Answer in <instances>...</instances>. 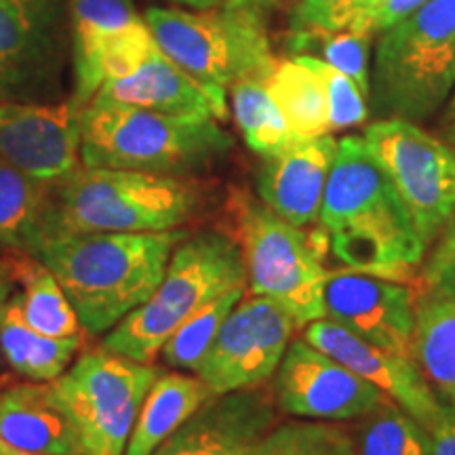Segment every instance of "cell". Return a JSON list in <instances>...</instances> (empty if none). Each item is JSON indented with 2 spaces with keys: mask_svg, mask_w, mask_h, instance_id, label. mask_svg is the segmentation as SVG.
<instances>
[{
  "mask_svg": "<svg viewBox=\"0 0 455 455\" xmlns=\"http://www.w3.org/2000/svg\"><path fill=\"white\" fill-rule=\"evenodd\" d=\"M298 327L275 299L243 295L221 323L195 375L213 395L259 388L275 378Z\"/></svg>",
  "mask_w": 455,
  "mask_h": 455,
  "instance_id": "obj_12",
  "label": "cell"
},
{
  "mask_svg": "<svg viewBox=\"0 0 455 455\" xmlns=\"http://www.w3.org/2000/svg\"><path fill=\"white\" fill-rule=\"evenodd\" d=\"M308 64L318 74L323 84H325L329 100V127L331 131H341L363 124L369 118L367 98L358 84L344 72L335 70L327 61L318 60L312 55H295Z\"/></svg>",
  "mask_w": 455,
  "mask_h": 455,
  "instance_id": "obj_34",
  "label": "cell"
},
{
  "mask_svg": "<svg viewBox=\"0 0 455 455\" xmlns=\"http://www.w3.org/2000/svg\"><path fill=\"white\" fill-rule=\"evenodd\" d=\"M89 104L131 106L180 116H212L218 121L213 101L203 84L173 64L158 47L135 72L101 84Z\"/></svg>",
  "mask_w": 455,
  "mask_h": 455,
  "instance_id": "obj_21",
  "label": "cell"
},
{
  "mask_svg": "<svg viewBox=\"0 0 455 455\" xmlns=\"http://www.w3.org/2000/svg\"><path fill=\"white\" fill-rule=\"evenodd\" d=\"M68 51L66 0H0V104L64 101Z\"/></svg>",
  "mask_w": 455,
  "mask_h": 455,
  "instance_id": "obj_10",
  "label": "cell"
},
{
  "mask_svg": "<svg viewBox=\"0 0 455 455\" xmlns=\"http://www.w3.org/2000/svg\"><path fill=\"white\" fill-rule=\"evenodd\" d=\"M371 32H315L291 34L289 32L287 49L291 55H321L323 61L333 66L352 78L369 98V49H371Z\"/></svg>",
  "mask_w": 455,
  "mask_h": 455,
  "instance_id": "obj_32",
  "label": "cell"
},
{
  "mask_svg": "<svg viewBox=\"0 0 455 455\" xmlns=\"http://www.w3.org/2000/svg\"><path fill=\"white\" fill-rule=\"evenodd\" d=\"M167 3L178 4V7L186 9H213L226 4V0H167Z\"/></svg>",
  "mask_w": 455,
  "mask_h": 455,
  "instance_id": "obj_39",
  "label": "cell"
},
{
  "mask_svg": "<svg viewBox=\"0 0 455 455\" xmlns=\"http://www.w3.org/2000/svg\"><path fill=\"white\" fill-rule=\"evenodd\" d=\"M196 204V186L186 178L81 164L70 178L49 188L44 241L100 232L178 230Z\"/></svg>",
  "mask_w": 455,
  "mask_h": 455,
  "instance_id": "obj_3",
  "label": "cell"
},
{
  "mask_svg": "<svg viewBox=\"0 0 455 455\" xmlns=\"http://www.w3.org/2000/svg\"><path fill=\"white\" fill-rule=\"evenodd\" d=\"M321 224L344 268L401 281L418 270L426 255L411 215L361 135L338 141Z\"/></svg>",
  "mask_w": 455,
  "mask_h": 455,
  "instance_id": "obj_1",
  "label": "cell"
},
{
  "mask_svg": "<svg viewBox=\"0 0 455 455\" xmlns=\"http://www.w3.org/2000/svg\"><path fill=\"white\" fill-rule=\"evenodd\" d=\"M422 278L426 291L455 301V220L436 238L435 249L422 268Z\"/></svg>",
  "mask_w": 455,
  "mask_h": 455,
  "instance_id": "obj_35",
  "label": "cell"
},
{
  "mask_svg": "<svg viewBox=\"0 0 455 455\" xmlns=\"http://www.w3.org/2000/svg\"><path fill=\"white\" fill-rule=\"evenodd\" d=\"M188 232H100L44 241L32 255L53 272L89 335H106L155 293Z\"/></svg>",
  "mask_w": 455,
  "mask_h": 455,
  "instance_id": "obj_2",
  "label": "cell"
},
{
  "mask_svg": "<svg viewBox=\"0 0 455 455\" xmlns=\"http://www.w3.org/2000/svg\"><path fill=\"white\" fill-rule=\"evenodd\" d=\"M11 275L21 289V310L34 331L49 338H74L84 329L53 272L32 255H11Z\"/></svg>",
  "mask_w": 455,
  "mask_h": 455,
  "instance_id": "obj_27",
  "label": "cell"
},
{
  "mask_svg": "<svg viewBox=\"0 0 455 455\" xmlns=\"http://www.w3.org/2000/svg\"><path fill=\"white\" fill-rule=\"evenodd\" d=\"M0 439L30 453L87 455L81 430L53 382L26 379L0 388Z\"/></svg>",
  "mask_w": 455,
  "mask_h": 455,
  "instance_id": "obj_20",
  "label": "cell"
},
{
  "mask_svg": "<svg viewBox=\"0 0 455 455\" xmlns=\"http://www.w3.org/2000/svg\"><path fill=\"white\" fill-rule=\"evenodd\" d=\"M363 138L395 184L428 251L455 220V150L398 118L369 124Z\"/></svg>",
  "mask_w": 455,
  "mask_h": 455,
  "instance_id": "obj_11",
  "label": "cell"
},
{
  "mask_svg": "<svg viewBox=\"0 0 455 455\" xmlns=\"http://www.w3.org/2000/svg\"><path fill=\"white\" fill-rule=\"evenodd\" d=\"M84 333L74 338H49L28 325L21 310V295L13 291L0 321V355L11 371L28 382H53L72 365L83 348Z\"/></svg>",
  "mask_w": 455,
  "mask_h": 455,
  "instance_id": "obj_23",
  "label": "cell"
},
{
  "mask_svg": "<svg viewBox=\"0 0 455 455\" xmlns=\"http://www.w3.org/2000/svg\"><path fill=\"white\" fill-rule=\"evenodd\" d=\"M453 84L455 0H428L382 32L367 98L378 121H428L445 106Z\"/></svg>",
  "mask_w": 455,
  "mask_h": 455,
  "instance_id": "obj_7",
  "label": "cell"
},
{
  "mask_svg": "<svg viewBox=\"0 0 455 455\" xmlns=\"http://www.w3.org/2000/svg\"><path fill=\"white\" fill-rule=\"evenodd\" d=\"M72 30L74 91L78 112L100 87L135 72L156 49L133 0H66Z\"/></svg>",
  "mask_w": 455,
  "mask_h": 455,
  "instance_id": "obj_13",
  "label": "cell"
},
{
  "mask_svg": "<svg viewBox=\"0 0 455 455\" xmlns=\"http://www.w3.org/2000/svg\"><path fill=\"white\" fill-rule=\"evenodd\" d=\"M413 358L436 398L455 415V301L426 291L418 299Z\"/></svg>",
  "mask_w": 455,
  "mask_h": 455,
  "instance_id": "obj_24",
  "label": "cell"
},
{
  "mask_svg": "<svg viewBox=\"0 0 455 455\" xmlns=\"http://www.w3.org/2000/svg\"><path fill=\"white\" fill-rule=\"evenodd\" d=\"M304 339L373 384L424 428L435 432L439 426L445 407L413 356L379 348L329 318L308 323Z\"/></svg>",
  "mask_w": 455,
  "mask_h": 455,
  "instance_id": "obj_17",
  "label": "cell"
},
{
  "mask_svg": "<svg viewBox=\"0 0 455 455\" xmlns=\"http://www.w3.org/2000/svg\"><path fill=\"white\" fill-rule=\"evenodd\" d=\"M264 76H247L230 87L232 110L244 144L259 156H272L298 141L266 89Z\"/></svg>",
  "mask_w": 455,
  "mask_h": 455,
  "instance_id": "obj_28",
  "label": "cell"
},
{
  "mask_svg": "<svg viewBox=\"0 0 455 455\" xmlns=\"http://www.w3.org/2000/svg\"><path fill=\"white\" fill-rule=\"evenodd\" d=\"M276 424L275 395L264 386L215 395L155 455H258Z\"/></svg>",
  "mask_w": 455,
  "mask_h": 455,
  "instance_id": "obj_18",
  "label": "cell"
},
{
  "mask_svg": "<svg viewBox=\"0 0 455 455\" xmlns=\"http://www.w3.org/2000/svg\"><path fill=\"white\" fill-rule=\"evenodd\" d=\"M266 89L295 138L308 140L331 133L325 84L301 57L276 60Z\"/></svg>",
  "mask_w": 455,
  "mask_h": 455,
  "instance_id": "obj_26",
  "label": "cell"
},
{
  "mask_svg": "<svg viewBox=\"0 0 455 455\" xmlns=\"http://www.w3.org/2000/svg\"><path fill=\"white\" fill-rule=\"evenodd\" d=\"M247 291V287L232 289V291L221 293L215 298L212 304L195 312L188 321L175 331L171 338L164 341L161 356L169 367L181 369V371H196L201 365L203 356L207 355L209 346L213 344L215 335H218L221 323L230 315L232 308L241 301Z\"/></svg>",
  "mask_w": 455,
  "mask_h": 455,
  "instance_id": "obj_30",
  "label": "cell"
},
{
  "mask_svg": "<svg viewBox=\"0 0 455 455\" xmlns=\"http://www.w3.org/2000/svg\"><path fill=\"white\" fill-rule=\"evenodd\" d=\"M445 121H447V123H453V121H455V93H453V98H451V101H449V106H447Z\"/></svg>",
  "mask_w": 455,
  "mask_h": 455,
  "instance_id": "obj_42",
  "label": "cell"
},
{
  "mask_svg": "<svg viewBox=\"0 0 455 455\" xmlns=\"http://www.w3.org/2000/svg\"><path fill=\"white\" fill-rule=\"evenodd\" d=\"M323 308L358 338L396 355L413 356L418 298L395 278L358 270H331L323 284Z\"/></svg>",
  "mask_w": 455,
  "mask_h": 455,
  "instance_id": "obj_15",
  "label": "cell"
},
{
  "mask_svg": "<svg viewBox=\"0 0 455 455\" xmlns=\"http://www.w3.org/2000/svg\"><path fill=\"white\" fill-rule=\"evenodd\" d=\"M226 4H244V7H258L261 11H270L276 7V0H226Z\"/></svg>",
  "mask_w": 455,
  "mask_h": 455,
  "instance_id": "obj_40",
  "label": "cell"
},
{
  "mask_svg": "<svg viewBox=\"0 0 455 455\" xmlns=\"http://www.w3.org/2000/svg\"><path fill=\"white\" fill-rule=\"evenodd\" d=\"M338 155L331 135L298 140L266 156L258 175L259 201L289 224L306 228L321 220L329 171Z\"/></svg>",
  "mask_w": 455,
  "mask_h": 455,
  "instance_id": "obj_19",
  "label": "cell"
},
{
  "mask_svg": "<svg viewBox=\"0 0 455 455\" xmlns=\"http://www.w3.org/2000/svg\"><path fill=\"white\" fill-rule=\"evenodd\" d=\"M241 287H247V272L235 236L220 230L186 235L155 293L106 333L101 348L129 361L155 363L188 318Z\"/></svg>",
  "mask_w": 455,
  "mask_h": 455,
  "instance_id": "obj_5",
  "label": "cell"
},
{
  "mask_svg": "<svg viewBox=\"0 0 455 455\" xmlns=\"http://www.w3.org/2000/svg\"><path fill=\"white\" fill-rule=\"evenodd\" d=\"M428 0H379L371 15V32H384L396 21L405 20L415 9L422 7Z\"/></svg>",
  "mask_w": 455,
  "mask_h": 455,
  "instance_id": "obj_36",
  "label": "cell"
},
{
  "mask_svg": "<svg viewBox=\"0 0 455 455\" xmlns=\"http://www.w3.org/2000/svg\"><path fill=\"white\" fill-rule=\"evenodd\" d=\"M0 455H43V453H30V451H21V449L11 447L9 443H4L0 439Z\"/></svg>",
  "mask_w": 455,
  "mask_h": 455,
  "instance_id": "obj_41",
  "label": "cell"
},
{
  "mask_svg": "<svg viewBox=\"0 0 455 455\" xmlns=\"http://www.w3.org/2000/svg\"><path fill=\"white\" fill-rule=\"evenodd\" d=\"M81 112L55 104H0V161L43 184L70 178L83 164Z\"/></svg>",
  "mask_w": 455,
  "mask_h": 455,
  "instance_id": "obj_16",
  "label": "cell"
},
{
  "mask_svg": "<svg viewBox=\"0 0 455 455\" xmlns=\"http://www.w3.org/2000/svg\"><path fill=\"white\" fill-rule=\"evenodd\" d=\"M378 3L379 0H299L291 13L289 32H371V15Z\"/></svg>",
  "mask_w": 455,
  "mask_h": 455,
  "instance_id": "obj_33",
  "label": "cell"
},
{
  "mask_svg": "<svg viewBox=\"0 0 455 455\" xmlns=\"http://www.w3.org/2000/svg\"><path fill=\"white\" fill-rule=\"evenodd\" d=\"M266 11L244 4L213 9L150 7L144 20L156 47L196 83L215 106V116H228V89L247 76L268 78L272 55Z\"/></svg>",
  "mask_w": 455,
  "mask_h": 455,
  "instance_id": "obj_6",
  "label": "cell"
},
{
  "mask_svg": "<svg viewBox=\"0 0 455 455\" xmlns=\"http://www.w3.org/2000/svg\"><path fill=\"white\" fill-rule=\"evenodd\" d=\"M213 396L196 375L163 371L141 403L124 455H155Z\"/></svg>",
  "mask_w": 455,
  "mask_h": 455,
  "instance_id": "obj_22",
  "label": "cell"
},
{
  "mask_svg": "<svg viewBox=\"0 0 455 455\" xmlns=\"http://www.w3.org/2000/svg\"><path fill=\"white\" fill-rule=\"evenodd\" d=\"M15 291V281L11 275V264L9 258H0V321H3V310L7 299Z\"/></svg>",
  "mask_w": 455,
  "mask_h": 455,
  "instance_id": "obj_38",
  "label": "cell"
},
{
  "mask_svg": "<svg viewBox=\"0 0 455 455\" xmlns=\"http://www.w3.org/2000/svg\"><path fill=\"white\" fill-rule=\"evenodd\" d=\"M84 167L188 178L232 150V135L212 116H180L131 106L89 104L81 112Z\"/></svg>",
  "mask_w": 455,
  "mask_h": 455,
  "instance_id": "obj_4",
  "label": "cell"
},
{
  "mask_svg": "<svg viewBox=\"0 0 455 455\" xmlns=\"http://www.w3.org/2000/svg\"><path fill=\"white\" fill-rule=\"evenodd\" d=\"M358 455H432L435 453V436L411 418L388 396L367 413L356 419Z\"/></svg>",
  "mask_w": 455,
  "mask_h": 455,
  "instance_id": "obj_29",
  "label": "cell"
},
{
  "mask_svg": "<svg viewBox=\"0 0 455 455\" xmlns=\"http://www.w3.org/2000/svg\"><path fill=\"white\" fill-rule=\"evenodd\" d=\"M230 213L251 293L275 299L298 325L325 316L323 284L327 270L304 228L278 218L247 192L232 195Z\"/></svg>",
  "mask_w": 455,
  "mask_h": 455,
  "instance_id": "obj_8",
  "label": "cell"
},
{
  "mask_svg": "<svg viewBox=\"0 0 455 455\" xmlns=\"http://www.w3.org/2000/svg\"><path fill=\"white\" fill-rule=\"evenodd\" d=\"M49 188L0 161V258L34 255L44 243Z\"/></svg>",
  "mask_w": 455,
  "mask_h": 455,
  "instance_id": "obj_25",
  "label": "cell"
},
{
  "mask_svg": "<svg viewBox=\"0 0 455 455\" xmlns=\"http://www.w3.org/2000/svg\"><path fill=\"white\" fill-rule=\"evenodd\" d=\"M432 436H435V453L432 455H455V415L445 409Z\"/></svg>",
  "mask_w": 455,
  "mask_h": 455,
  "instance_id": "obj_37",
  "label": "cell"
},
{
  "mask_svg": "<svg viewBox=\"0 0 455 455\" xmlns=\"http://www.w3.org/2000/svg\"><path fill=\"white\" fill-rule=\"evenodd\" d=\"M258 455H358L355 435L339 422L289 419L278 422Z\"/></svg>",
  "mask_w": 455,
  "mask_h": 455,
  "instance_id": "obj_31",
  "label": "cell"
},
{
  "mask_svg": "<svg viewBox=\"0 0 455 455\" xmlns=\"http://www.w3.org/2000/svg\"><path fill=\"white\" fill-rule=\"evenodd\" d=\"M445 140H447L451 146H455V121L449 123V127H447V131H445Z\"/></svg>",
  "mask_w": 455,
  "mask_h": 455,
  "instance_id": "obj_43",
  "label": "cell"
},
{
  "mask_svg": "<svg viewBox=\"0 0 455 455\" xmlns=\"http://www.w3.org/2000/svg\"><path fill=\"white\" fill-rule=\"evenodd\" d=\"M161 367L95 348L53 379L57 396L81 430L87 455H124L141 403Z\"/></svg>",
  "mask_w": 455,
  "mask_h": 455,
  "instance_id": "obj_9",
  "label": "cell"
},
{
  "mask_svg": "<svg viewBox=\"0 0 455 455\" xmlns=\"http://www.w3.org/2000/svg\"><path fill=\"white\" fill-rule=\"evenodd\" d=\"M272 379L278 411L298 419L356 422L386 398L373 384L306 339L289 344Z\"/></svg>",
  "mask_w": 455,
  "mask_h": 455,
  "instance_id": "obj_14",
  "label": "cell"
}]
</instances>
